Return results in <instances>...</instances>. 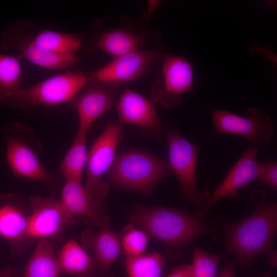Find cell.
<instances>
[{"mask_svg":"<svg viewBox=\"0 0 277 277\" xmlns=\"http://www.w3.org/2000/svg\"><path fill=\"white\" fill-rule=\"evenodd\" d=\"M277 229V205H264L226 229L227 251L238 262L249 265L259 255L271 252Z\"/></svg>","mask_w":277,"mask_h":277,"instance_id":"obj_1","label":"cell"},{"mask_svg":"<svg viewBox=\"0 0 277 277\" xmlns=\"http://www.w3.org/2000/svg\"><path fill=\"white\" fill-rule=\"evenodd\" d=\"M131 219L152 238L175 246L187 244L210 231L209 226L196 217L165 207L139 211Z\"/></svg>","mask_w":277,"mask_h":277,"instance_id":"obj_2","label":"cell"},{"mask_svg":"<svg viewBox=\"0 0 277 277\" xmlns=\"http://www.w3.org/2000/svg\"><path fill=\"white\" fill-rule=\"evenodd\" d=\"M90 72H68L54 75L28 88L20 87L5 105L30 111L41 106H52L70 102L83 90Z\"/></svg>","mask_w":277,"mask_h":277,"instance_id":"obj_3","label":"cell"},{"mask_svg":"<svg viewBox=\"0 0 277 277\" xmlns=\"http://www.w3.org/2000/svg\"><path fill=\"white\" fill-rule=\"evenodd\" d=\"M171 173L168 161L146 152L132 150L116 155L108 174L115 185L147 191Z\"/></svg>","mask_w":277,"mask_h":277,"instance_id":"obj_4","label":"cell"},{"mask_svg":"<svg viewBox=\"0 0 277 277\" xmlns=\"http://www.w3.org/2000/svg\"><path fill=\"white\" fill-rule=\"evenodd\" d=\"M168 144V163L179 182L182 196L189 202L202 207L210 195L198 189L196 184L197 156L201 146L193 144L173 127L166 131Z\"/></svg>","mask_w":277,"mask_h":277,"instance_id":"obj_5","label":"cell"},{"mask_svg":"<svg viewBox=\"0 0 277 277\" xmlns=\"http://www.w3.org/2000/svg\"><path fill=\"white\" fill-rule=\"evenodd\" d=\"M4 131L7 141L6 161L13 174L17 177L47 181L52 174L39 161V143L31 130L14 123L6 125Z\"/></svg>","mask_w":277,"mask_h":277,"instance_id":"obj_6","label":"cell"},{"mask_svg":"<svg viewBox=\"0 0 277 277\" xmlns=\"http://www.w3.org/2000/svg\"><path fill=\"white\" fill-rule=\"evenodd\" d=\"M162 63V75L151 87V100L165 108H174L192 89V65L183 57L169 54H164Z\"/></svg>","mask_w":277,"mask_h":277,"instance_id":"obj_7","label":"cell"},{"mask_svg":"<svg viewBox=\"0 0 277 277\" xmlns=\"http://www.w3.org/2000/svg\"><path fill=\"white\" fill-rule=\"evenodd\" d=\"M214 133L244 136L256 147H266L272 138L274 130L269 115L263 109H248L244 116L225 110L211 111Z\"/></svg>","mask_w":277,"mask_h":277,"instance_id":"obj_8","label":"cell"},{"mask_svg":"<svg viewBox=\"0 0 277 277\" xmlns=\"http://www.w3.org/2000/svg\"><path fill=\"white\" fill-rule=\"evenodd\" d=\"M122 126L119 123H108L88 152L85 186L95 196L101 197V181L116 156V149L122 138Z\"/></svg>","mask_w":277,"mask_h":277,"instance_id":"obj_9","label":"cell"},{"mask_svg":"<svg viewBox=\"0 0 277 277\" xmlns=\"http://www.w3.org/2000/svg\"><path fill=\"white\" fill-rule=\"evenodd\" d=\"M29 204L28 239H47L76 222L53 196H32Z\"/></svg>","mask_w":277,"mask_h":277,"instance_id":"obj_10","label":"cell"},{"mask_svg":"<svg viewBox=\"0 0 277 277\" xmlns=\"http://www.w3.org/2000/svg\"><path fill=\"white\" fill-rule=\"evenodd\" d=\"M2 48L14 49L21 55L36 65L50 69H64L78 63L81 57L56 53L37 46L32 36L23 33L19 22L12 23L4 30L1 40Z\"/></svg>","mask_w":277,"mask_h":277,"instance_id":"obj_11","label":"cell"},{"mask_svg":"<svg viewBox=\"0 0 277 277\" xmlns=\"http://www.w3.org/2000/svg\"><path fill=\"white\" fill-rule=\"evenodd\" d=\"M164 54L155 50H136L114 59L95 72L96 80L120 84L135 79L162 63Z\"/></svg>","mask_w":277,"mask_h":277,"instance_id":"obj_12","label":"cell"},{"mask_svg":"<svg viewBox=\"0 0 277 277\" xmlns=\"http://www.w3.org/2000/svg\"><path fill=\"white\" fill-rule=\"evenodd\" d=\"M90 75L83 92L70 102L78 114V129L87 131L97 118L110 109L120 88L118 84L98 81L92 76L91 72Z\"/></svg>","mask_w":277,"mask_h":277,"instance_id":"obj_13","label":"cell"},{"mask_svg":"<svg viewBox=\"0 0 277 277\" xmlns=\"http://www.w3.org/2000/svg\"><path fill=\"white\" fill-rule=\"evenodd\" d=\"M258 152V148L254 145L247 148L208 201L199 210V216L205 215L215 203L225 196L235 198L239 189L255 181L260 163L256 159Z\"/></svg>","mask_w":277,"mask_h":277,"instance_id":"obj_14","label":"cell"},{"mask_svg":"<svg viewBox=\"0 0 277 277\" xmlns=\"http://www.w3.org/2000/svg\"><path fill=\"white\" fill-rule=\"evenodd\" d=\"M59 200L75 220L83 219L87 224L98 227L109 222L101 197L89 192L82 182L65 180Z\"/></svg>","mask_w":277,"mask_h":277,"instance_id":"obj_15","label":"cell"},{"mask_svg":"<svg viewBox=\"0 0 277 277\" xmlns=\"http://www.w3.org/2000/svg\"><path fill=\"white\" fill-rule=\"evenodd\" d=\"M97 232L85 230L82 234L83 247L93 254L100 277H112L110 268L121 252L117 234L109 227V222L100 227Z\"/></svg>","mask_w":277,"mask_h":277,"instance_id":"obj_16","label":"cell"},{"mask_svg":"<svg viewBox=\"0 0 277 277\" xmlns=\"http://www.w3.org/2000/svg\"><path fill=\"white\" fill-rule=\"evenodd\" d=\"M154 103L132 90L126 89L120 95L117 105L119 123L121 125L134 124L160 132L161 122Z\"/></svg>","mask_w":277,"mask_h":277,"instance_id":"obj_17","label":"cell"},{"mask_svg":"<svg viewBox=\"0 0 277 277\" xmlns=\"http://www.w3.org/2000/svg\"><path fill=\"white\" fill-rule=\"evenodd\" d=\"M13 194L0 196V235L12 243L28 239L29 215L16 203Z\"/></svg>","mask_w":277,"mask_h":277,"instance_id":"obj_18","label":"cell"},{"mask_svg":"<svg viewBox=\"0 0 277 277\" xmlns=\"http://www.w3.org/2000/svg\"><path fill=\"white\" fill-rule=\"evenodd\" d=\"M62 274L74 277H100L94 259L76 241L70 240L56 254Z\"/></svg>","mask_w":277,"mask_h":277,"instance_id":"obj_19","label":"cell"},{"mask_svg":"<svg viewBox=\"0 0 277 277\" xmlns=\"http://www.w3.org/2000/svg\"><path fill=\"white\" fill-rule=\"evenodd\" d=\"M61 274L53 246L47 239H39L23 277H60Z\"/></svg>","mask_w":277,"mask_h":277,"instance_id":"obj_20","label":"cell"},{"mask_svg":"<svg viewBox=\"0 0 277 277\" xmlns=\"http://www.w3.org/2000/svg\"><path fill=\"white\" fill-rule=\"evenodd\" d=\"M88 131L78 129L75 137L60 166L65 180L82 182L83 173L87 166L88 152L86 136Z\"/></svg>","mask_w":277,"mask_h":277,"instance_id":"obj_21","label":"cell"},{"mask_svg":"<svg viewBox=\"0 0 277 277\" xmlns=\"http://www.w3.org/2000/svg\"><path fill=\"white\" fill-rule=\"evenodd\" d=\"M144 42L142 36L124 29H114L100 35L96 47L116 58L138 50Z\"/></svg>","mask_w":277,"mask_h":277,"instance_id":"obj_22","label":"cell"},{"mask_svg":"<svg viewBox=\"0 0 277 277\" xmlns=\"http://www.w3.org/2000/svg\"><path fill=\"white\" fill-rule=\"evenodd\" d=\"M33 42L45 50L63 55H74L82 45L77 35L49 30L38 32L32 37Z\"/></svg>","mask_w":277,"mask_h":277,"instance_id":"obj_23","label":"cell"},{"mask_svg":"<svg viewBox=\"0 0 277 277\" xmlns=\"http://www.w3.org/2000/svg\"><path fill=\"white\" fill-rule=\"evenodd\" d=\"M20 56L0 54V103L4 105L20 87Z\"/></svg>","mask_w":277,"mask_h":277,"instance_id":"obj_24","label":"cell"},{"mask_svg":"<svg viewBox=\"0 0 277 277\" xmlns=\"http://www.w3.org/2000/svg\"><path fill=\"white\" fill-rule=\"evenodd\" d=\"M125 267L128 277H161L165 260L159 253L126 256Z\"/></svg>","mask_w":277,"mask_h":277,"instance_id":"obj_25","label":"cell"},{"mask_svg":"<svg viewBox=\"0 0 277 277\" xmlns=\"http://www.w3.org/2000/svg\"><path fill=\"white\" fill-rule=\"evenodd\" d=\"M221 258L196 249L190 265L191 277H216Z\"/></svg>","mask_w":277,"mask_h":277,"instance_id":"obj_26","label":"cell"},{"mask_svg":"<svg viewBox=\"0 0 277 277\" xmlns=\"http://www.w3.org/2000/svg\"><path fill=\"white\" fill-rule=\"evenodd\" d=\"M148 241L146 232L132 226H127L121 241L126 256L143 254L147 246Z\"/></svg>","mask_w":277,"mask_h":277,"instance_id":"obj_27","label":"cell"},{"mask_svg":"<svg viewBox=\"0 0 277 277\" xmlns=\"http://www.w3.org/2000/svg\"><path fill=\"white\" fill-rule=\"evenodd\" d=\"M255 182L267 185L271 190L277 189V163L270 160L259 163Z\"/></svg>","mask_w":277,"mask_h":277,"instance_id":"obj_28","label":"cell"},{"mask_svg":"<svg viewBox=\"0 0 277 277\" xmlns=\"http://www.w3.org/2000/svg\"><path fill=\"white\" fill-rule=\"evenodd\" d=\"M167 277H191L190 265H182L175 268Z\"/></svg>","mask_w":277,"mask_h":277,"instance_id":"obj_29","label":"cell"},{"mask_svg":"<svg viewBox=\"0 0 277 277\" xmlns=\"http://www.w3.org/2000/svg\"><path fill=\"white\" fill-rule=\"evenodd\" d=\"M234 264H228L216 277H234Z\"/></svg>","mask_w":277,"mask_h":277,"instance_id":"obj_30","label":"cell"},{"mask_svg":"<svg viewBox=\"0 0 277 277\" xmlns=\"http://www.w3.org/2000/svg\"><path fill=\"white\" fill-rule=\"evenodd\" d=\"M160 3V1H148L147 11L146 12V13L144 14V15L146 19H149L151 14L156 9V8H157V7L158 6Z\"/></svg>","mask_w":277,"mask_h":277,"instance_id":"obj_31","label":"cell"},{"mask_svg":"<svg viewBox=\"0 0 277 277\" xmlns=\"http://www.w3.org/2000/svg\"><path fill=\"white\" fill-rule=\"evenodd\" d=\"M17 274V270L11 267H6L0 272V277H13Z\"/></svg>","mask_w":277,"mask_h":277,"instance_id":"obj_32","label":"cell"}]
</instances>
